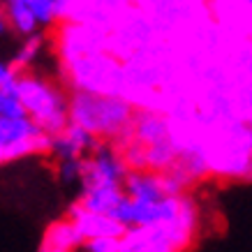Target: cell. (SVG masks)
<instances>
[{"instance_id":"obj_14","label":"cell","mask_w":252,"mask_h":252,"mask_svg":"<svg viewBox=\"0 0 252 252\" xmlns=\"http://www.w3.org/2000/svg\"><path fill=\"white\" fill-rule=\"evenodd\" d=\"M44 44H46V35L42 31L21 37V44H19V49L14 51L12 61H9L12 69H14V72H26V69H31L32 65L37 63L39 56H42V51H44Z\"/></svg>"},{"instance_id":"obj_10","label":"cell","mask_w":252,"mask_h":252,"mask_svg":"<svg viewBox=\"0 0 252 252\" xmlns=\"http://www.w3.org/2000/svg\"><path fill=\"white\" fill-rule=\"evenodd\" d=\"M81 243H84V238L79 236L74 224L67 218H61L44 229L37 252H77L81 250Z\"/></svg>"},{"instance_id":"obj_1","label":"cell","mask_w":252,"mask_h":252,"mask_svg":"<svg viewBox=\"0 0 252 252\" xmlns=\"http://www.w3.org/2000/svg\"><path fill=\"white\" fill-rule=\"evenodd\" d=\"M134 104L123 95H104L91 91H72L67 95V116L99 141L121 144L130 137Z\"/></svg>"},{"instance_id":"obj_7","label":"cell","mask_w":252,"mask_h":252,"mask_svg":"<svg viewBox=\"0 0 252 252\" xmlns=\"http://www.w3.org/2000/svg\"><path fill=\"white\" fill-rule=\"evenodd\" d=\"M65 218L74 224V229L79 231V236L84 238V241L97 238V236H121L123 231H125V227H123L116 218H111V215H107V213L86 211L84 206H79L77 201L69 204Z\"/></svg>"},{"instance_id":"obj_21","label":"cell","mask_w":252,"mask_h":252,"mask_svg":"<svg viewBox=\"0 0 252 252\" xmlns=\"http://www.w3.org/2000/svg\"><path fill=\"white\" fill-rule=\"evenodd\" d=\"M0 167H2V162H0Z\"/></svg>"},{"instance_id":"obj_12","label":"cell","mask_w":252,"mask_h":252,"mask_svg":"<svg viewBox=\"0 0 252 252\" xmlns=\"http://www.w3.org/2000/svg\"><path fill=\"white\" fill-rule=\"evenodd\" d=\"M0 7H2V14H5L9 32H14L19 37H26V35H32V32L42 31L37 19L32 16L31 9L26 7L23 0H0Z\"/></svg>"},{"instance_id":"obj_19","label":"cell","mask_w":252,"mask_h":252,"mask_svg":"<svg viewBox=\"0 0 252 252\" xmlns=\"http://www.w3.org/2000/svg\"><path fill=\"white\" fill-rule=\"evenodd\" d=\"M16 81V72L12 69L9 63L0 61V88H7V86H14Z\"/></svg>"},{"instance_id":"obj_2","label":"cell","mask_w":252,"mask_h":252,"mask_svg":"<svg viewBox=\"0 0 252 252\" xmlns=\"http://www.w3.org/2000/svg\"><path fill=\"white\" fill-rule=\"evenodd\" d=\"M14 93L26 116L46 134L54 137L69 123L67 93L63 86L46 79L44 74H37L32 69L16 72Z\"/></svg>"},{"instance_id":"obj_6","label":"cell","mask_w":252,"mask_h":252,"mask_svg":"<svg viewBox=\"0 0 252 252\" xmlns=\"http://www.w3.org/2000/svg\"><path fill=\"white\" fill-rule=\"evenodd\" d=\"M118 241H121L118 252H183L162 224L125 227Z\"/></svg>"},{"instance_id":"obj_20","label":"cell","mask_w":252,"mask_h":252,"mask_svg":"<svg viewBox=\"0 0 252 252\" xmlns=\"http://www.w3.org/2000/svg\"><path fill=\"white\" fill-rule=\"evenodd\" d=\"M7 31V21H5V14H2V7H0V35H5Z\"/></svg>"},{"instance_id":"obj_4","label":"cell","mask_w":252,"mask_h":252,"mask_svg":"<svg viewBox=\"0 0 252 252\" xmlns=\"http://www.w3.org/2000/svg\"><path fill=\"white\" fill-rule=\"evenodd\" d=\"M69 77L74 84V91H91V93H104V95H121L123 74L121 65L107 54H93L79 56L67 63Z\"/></svg>"},{"instance_id":"obj_15","label":"cell","mask_w":252,"mask_h":252,"mask_svg":"<svg viewBox=\"0 0 252 252\" xmlns=\"http://www.w3.org/2000/svg\"><path fill=\"white\" fill-rule=\"evenodd\" d=\"M23 2L37 19L39 28H49L69 14L74 0H23Z\"/></svg>"},{"instance_id":"obj_3","label":"cell","mask_w":252,"mask_h":252,"mask_svg":"<svg viewBox=\"0 0 252 252\" xmlns=\"http://www.w3.org/2000/svg\"><path fill=\"white\" fill-rule=\"evenodd\" d=\"M51 134L42 132L28 116H0V162L49 155Z\"/></svg>"},{"instance_id":"obj_9","label":"cell","mask_w":252,"mask_h":252,"mask_svg":"<svg viewBox=\"0 0 252 252\" xmlns=\"http://www.w3.org/2000/svg\"><path fill=\"white\" fill-rule=\"evenodd\" d=\"M169 134H171V125L162 114H158L153 109H134L127 139H134L141 146H151Z\"/></svg>"},{"instance_id":"obj_5","label":"cell","mask_w":252,"mask_h":252,"mask_svg":"<svg viewBox=\"0 0 252 252\" xmlns=\"http://www.w3.org/2000/svg\"><path fill=\"white\" fill-rule=\"evenodd\" d=\"M127 174V164L123 160L118 146L111 141H97L91 153L81 158L79 190L97 188V185H121Z\"/></svg>"},{"instance_id":"obj_13","label":"cell","mask_w":252,"mask_h":252,"mask_svg":"<svg viewBox=\"0 0 252 252\" xmlns=\"http://www.w3.org/2000/svg\"><path fill=\"white\" fill-rule=\"evenodd\" d=\"M178 151H181V144L176 141L174 132H171L169 137L155 141V144L144 146L146 169H151V171H167V169L174 164Z\"/></svg>"},{"instance_id":"obj_8","label":"cell","mask_w":252,"mask_h":252,"mask_svg":"<svg viewBox=\"0 0 252 252\" xmlns=\"http://www.w3.org/2000/svg\"><path fill=\"white\" fill-rule=\"evenodd\" d=\"M99 139H95L91 132L79 127L74 123H67L61 132H56L51 137V148L49 155L54 160H81L91 153Z\"/></svg>"},{"instance_id":"obj_18","label":"cell","mask_w":252,"mask_h":252,"mask_svg":"<svg viewBox=\"0 0 252 252\" xmlns=\"http://www.w3.org/2000/svg\"><path fill=\"white\" fill-rule=\"evenodd\" d=\"M121 236H97V238H88L81 243L86 252H118L121 250Z\"/></svg>"},{"instance_id":"obj_16","label":"cell","mask_w":252,"mask_h":252,"mask_svg":"<svg viewBox=\"0 0 252 252\" xmlns=\"http://www.w3.org/2000/svg\"><path fill=\"white\" fill-rule=\"evenodd\" d=\"M56 176L63 185H79L81 160H56Z\"/></svg>"},{"instance_id":"obj_11","label":"cell","mask_w":252,"mask_h":252,"mask_svg":"<svg viewBox=\"0 0 252 252\" xmlns=\"http://www.w3.org/2000/svg\"><path fill=\"white\" fill-rule=\"evenodd\" d=\"M123 199L121 185H97V188H88V190H79L77 204L84 206L86 211H95V213H107L116 208V204Z\"/></svg>"},{"instance_id":"obj_17","label":"cell","mask_w":252,"mask_h":252,"mask_svg":"<svg viewBox=\"0 0 252 252\" xmlns=\"http://www.w3.org/2000/svg\"><path fill=\"white\" fill-rule=\"evenodd\" d=\"M0 116H26L21 102L14 93V86L0 88Z\"/></svg>"}]
</instances>
